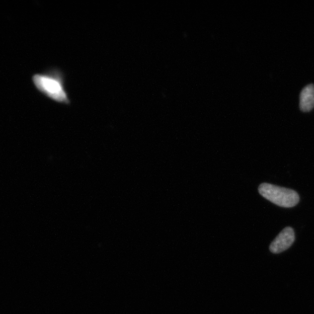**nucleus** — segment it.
<instances>
[{
  "instance_id": "obj_1",
  "label": "nucleus",
  "mask_w": 314,
  "mask_h": 314,
  "mask_svg": "<svg viewBox=\"0 0 314 314\" xmlns=\"http://www.w3.org/2000/svg\"><path fill=\"white\" fill-rule=\"evenodd\" d=\"M32 81L36 89L47 98L59 104L68 106L71 104L65 87V74L61 69L53 68L43 73H36Z\"/></svg>"
},
{
  "instance_id": "obj_2",
  "label": "nucleus",
  "mask_w": 314,
  "mask_h": 314,
  "mask_svg": "<svg viewBox=\"0 0 314 314\" xmlns=\"http://www.w3.org/2000/svg\"><path fill=\"white\" fill-rule=\"evenodd\" d=\"M259 192L265 199L281 207H293L300 201L298 194L294 190L270 183H262L259 186Z\"/></svg>"
},
{
  "instance_id": "obj_3",
  "label": "nucleus",
  "mask_w": 314,
  "mask_h": 314,
  "mask_svg": "<svg viewBox=\"0 0 314 314\" xmlns=\"http://www.w3.org/2000/svg\"><path fill=\"white\" fill-rule=\"evenodd\" d=\"M294 241L295 234L293 228L285 227L271 243L270 246V251L274 254L285 252L292 246Z\"/></svg>"
},
{
  "instance_id": "obj_4",
  "label": "nucleus",
  "mask_w": 314,
  "mask_h": 314,
  "mask_svg": "<svg viewBox=\"0 0 314 314\" xmlns=\"http://www.w3.org/2000/svg\"><path fill=\"white\" fill-rule=\"evenodd\" d=\"M300 110L303 112H309L314 107V85L310 84L305 87L300 93Z\"/></svg>"
}]
</instances>
